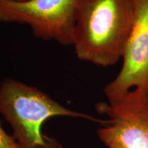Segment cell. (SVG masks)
Masks as SVG:
<instances>
[{"label":"cell","instance_id":"obj_7","mask_svg":"<svg viewBox=\"0 0 148 148\" xmlns=\"http://www.w3.org/2000/svg\"><path fill=\"white\" fill-rule=\"evenodd\" d=\"M50 148H62L61 145L59 144V143L56 140H53L52 144H51Z\"/></svg>","mask_w":148,"mask_h":148},{"label":"cell","instance_id":"obj_1","mask_svg":"<svg viewBox=\"0 0 148 148\" xmlns=\"http://www.w3.org/2000/svg\"><path fill=\"white\" fill-rule=\"evenodd\" d=\"M132 23L130 0H80L72 43L77 58L105 67L116 64Z\"/></svg>","mask_w":148,"mask_h":148},{"label":"cell","instance_id":"obj_3","mask_svg":"<svg viewBox=\"0 0 148 148\" xmlns=\"http://www.w3.org/2000/svg\"><path fill=\"white\" fill-rule=\"evenodd\" d=\"M130 1L133 23L121 69L103 89L110 105L119 103L126 96L148 99V0Z\"/></svg>","mask_w":148,"mask_h":148},{"label":"cell","instance_id":"obj_4","mask_svg":"<svg viewBox=\"0 0 148 148\" xmlns=\"http://www.w3.org/2000/svg\"><path fill=\"white\" fill-rule=\"evenodd\" d=\"M80 0H0V22L24 24L37 38L72 45Z\"/></svg>","mask_w":148,"mask_h":148},{"label":"cell","instance_id":"obj_6","mask_svg":"<svg viewBox=\"0 0 148 148\" xmlns=\"http://www.w3.org/2000/svg\"><path fill=\"white\" fill-rule=\"evenodd\" d=\"M0 148H22L12 135H9L0 121Z\"/></svg>","mask_w":148,"mask_h":148},{"label":"cell","instance_id":"obj_8","mask_svg":"<svg viewBox=\"0 0 148 148\" xmlns=\"http://www.w3.org/2000/svg\"><path fill=\"white\" fill-rule=\"evenodd\" d=\"M11 1H25V0H11Z\"/></svg>","mask_w":148,"mask_h":148},{"label":"cell","instance_id":"obj_5","mask_svg":"<svg viewBox=\"0 0 148 148\" xmlns=\"http://www.w3.org/2000/svg\"><path fill=\"white\" fill-rule=\"evenodd\" d=\"M96 110L108 118L97 130L107 147L148 148V99L125 97L115 105L99 102Z\"/></svg>","mask_w":148,"mask_h":148},{"label":"cell","instance_id":"obj_2","mask_svg":"<svg viewBox=\"0 0 148 148\" xmlns=\"http://www.w3.org/2000/svg\"><path fill=\"white\" fill-rule=\"evenodd\" d=\"M0 114L10 125L12 136L22 148L50 147L53 139L43 134L42 127L54 116L107 123V120L66 108L38 88L11 78L0 84Z\"/></svg>","mask_w":148,"mask_h":148}]
</instances>
